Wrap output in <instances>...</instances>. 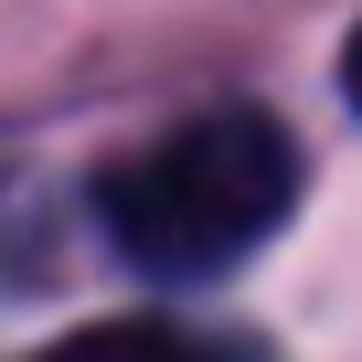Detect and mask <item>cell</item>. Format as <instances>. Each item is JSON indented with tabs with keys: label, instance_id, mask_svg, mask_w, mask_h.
I'll list each match as a JSON object with an SVG mask.
<instances>
[{
	"label": "cell",
	"instance_id": "obj_1",
	"mask_svg": "<svg viewBox=\"0 0 362 362\" xmlns=\"http://www.w3.org/2000/svg\"><path fill=\"white\" fill-rule=\"evenodd\" d=\"M298 203V139L267 107H203L170 117L149 149L107 160L96 214L128 267L149 277H224L245 267Z\"/></svg>",
	"mask_w": 362,
	"mask_h": 362
},
{
	"label": "cell",
	"instance_id": "obj_2",
	"mask_svg": "<svg viewBox=\"0 0 362 362\" xmlns=\"http://www.w3.org/2000/svg\"><path fill=\"white\" fill-rule=\"evenodd\" d=\"M33 362H256V351H203V341H181L160 320H96V330H64Z\"/></svg>",
	"mask_w": 362,
	"mask_h": 362
},
{
	"label": "cell",
	"instance_id": "obj_3",
	"mask_svg": "<svg viewBox=\"0 0 362 362\" xmlns=\"http://www.w3.org/2000/svg\"><path fill=\"white\" fill-rule=\"evenodd\" d=\"M341 96L362 107V22H351V43H341Z\"/></svg>",
	"mask_w": 362,
	"mask_h": 362
}]
</instances>
